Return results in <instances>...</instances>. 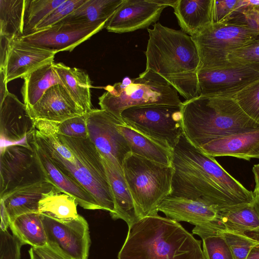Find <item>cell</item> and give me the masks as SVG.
Returning a JSON list of instances; mask_svg holds the SVG:
<instances>
[{
    "mask_svg": "<svg viewBox=\"0 0 259 259\" xmlns=\"http://www.w3.org/2000/svg\"><path fill=\"white\" fill-rule=\"evenodd\" d=\"M172 190L168 196L203 202L218 211L252 203L254 196L216 161L195 146L185 135L173 150Z\"/></svg>",
    "mask_w": 259,
    "mask_h": 259,
    "instance_id": "1",
    "label": "cell"
},
{
    "mask_svg": "<svg viewBox=\"0 0 259 259\" xmlns=\"http://www.w3.org/2000/svg\"><path fill=\"white\" fill-rule=\"evenodd\" d=\"M30 138L65 172L83 187L101 209L114 212L113 197L102 156L87 138H71L57 133L56 122L35 120Z\"/></svg>",
    "mask_w": 259,
    "mask_h": 259,
    "instance_id": "2",
    "label": "cell"
},
{
    "mask_svg": "<svg viewBox=\"0 0 259 259\" xmlns=\"http://www.w3.org/2000/svg\"><path fill=\"white\" fill-rule=\"evenodd\" d=\"M147 30L146 69L162 76L186 100L199 96L197 73L200 58L192 37L160 23Z\"/></svg>",
    "mask_w": 259,
    "mask_h": 259,
    "instance_id": "3",
    "label": "cell"
},
{
    "mask_svg": "<svg viewBox=\"0 0 259 259\" xmlns=\"http://www.w3.org/2000/svg\"><path fill=\"white\" fill-rule=\"evenodd\" d=\"M201 243L178 222L157 214L128 227L118 259H205Z\"/></svg>",
    "mask_w": 259,
    "mask_h": 259,
    "instance_id": "4",
    "label": "cell"
},
{
    "mask_svg": "<svg viewBox=\"0 0 259 259\" xmlns=\"http://www.w3.org/2000/svg\"><path fill=\"white\" fill-rule=\"evenodd\" d=\"M184 134L198 148L226 136L259 128L232 98L201 95L182 102Z\"/></svg>",
    "mask_w": 259,
    "mask_h": 259,
    "instance_id": "5",
    "label": "cell"
},
{
    "mask_svg": "<svg viewBox=\"0 0 259 259\" xmlns=\"http://www.w3.org/2000/svg\"><path fill=\"white\" fill-rule=\"evenodd\" d=\"M122 170L139 218L157 214L159 205L171 192L172 165L130 153L123 160Z\"/></svg>",
    "mask_w": 259,
    "mask_h": 259,
    "instance_id": "6",
    "label": "cell"
},
{
    "mask_svg": "<svg viewBox=\"0 0 259 259\" xmlns=\"http://www.w3.org/2000/svg\"><path fill=\"white\" fill-rule=\"evenodd\" d=\"M104 89L106 92L99 97L101 109L121 120L122 112L131 107L150 104L181 106L182 104L177 91L162 76L149 69H145L137 77L132 79L128 84L119 82Z\"/></svg>",
    "mask_w": 259,
    "mask_h": 259,
    "instance_id": "7",
    "label": "cell"
},
{
    "mask_svg": "<svg viewBox=\"0 0 259 259\" xmlns=\"http://www.w3.org/2000/svg\"><path fill=\"white\" fill-rule=\"evenodd\" d=\"M258 35L259 29L249 24L240 14L229 22L210 24L192 37L200 58L198 70L229 65V54Z\"/></svg>",
    "mask_w": 259,
    "mask_h": 259,
    "instance_id": "8",
    "label": "cell"
},
{
    "mask_svg": "<svg viewBox=\"0 0 259 259\" xmlns=\"http://www.w3.org/2000/svg\"><path fill=\"white\" fill-rule=\"evenodd\" d=\"M121 118L129 127L172 152L184 133L182 105L133 106L123 110Z\"/></svg>",
    "mask_w": 259,
    "mask_h": 259,
    "instance_id": "9",
    "label": "cell"
},
{
    "mask_svg": "<svg viewBox=\"0 0 259 259\" xmlns=\"http://www.w3.org/2000/svg\"><path fill=\"white\" fill-rule=\"evenodd\" d=\"M44 180L46 179L30 145L1 147L0 198L17 188Z\"/></svg>",
    "mask_w": 259,
    "mask_h": 259,
    "instance_id": "10",
    "label": "cell"
},
{
    "mask_svg": "<svg viewBox=\"0 0 259 259\" xmlns=\"http://www.w3.org/2000/svg\"><path fill=\"white\" fill-rule=\"evenodd\" d=\"M85 115L89 139L101 156L111 162L123 173V160L131 151L116 125L124 123L101 109H92Z\"/></svg>",
    "mask_w": 259,
    "mask_h": 259,
    "instance_id": "11",
    "label": "cell"
},
{
    "mask_svg": "<svg viewBox=\"0 0 259 259\" xmlns=\"http://www.w3.org/2000/svg\"><path fill=\"white\" fill-rule=\"evenodd\" d=\"M48 245L70 259H88L91 243L89 227L82 216L60 222L41 215Z\"/></svg>",
    "mask_w": 259,
    "mask_h": 259,
    "instance_id": "12",
    "label": "cell"
},
{
    "mask_svg": "<svg viewBox=\"0 0 259 259\" xmlns=\"http://www.w3.org/2000/svg\"><path fill=\"white\" fill-rule=\"evenodd\" d=\"M197 78L199 96H227L258 80L259 72L248 66L230 63L224 67L198 70Z\"/></svg>",
    "mask_w": 259,
    "mask_h": 259,
    "instance_id": "13",
    "label": "cell"
},
{
    "mask_svg": "<svg viewBox=\"0 0 259 259\" xmlns=\"http://www.w3.org/2000/svg\"><path fill=\"white\" fill-rule=\"evenodd\" d=\"M106 23H58L48 28L24 36L23 40L56 52L72 51L106 27Z\"/></svg>",
    "mask_w": 259,
    "mask_h": 259,
    "instance_id": "14",
    "label": "cell"
},
{
    "mask_svg": "<svg viewBox=\"0 0 259 259\" xmlns=\"http://www.w3.org/2000/svg\"><path fill=\"white\" fill-rule=\"evenodd\" d=\"M35 120L26 105L9 93L0 104L1 147L12 144L30 145L27 140L33 133Z\"/></svg>",
    "mask_w": 259,
    "mask_h": 259,
    "instance_id": "15",
    "label": "cell"
},
{
    "mask_svg": "<svg viewBox=\"0 0 259 259\" xmlns=\"http://www.w3.org/2000/svg\"><path fill=\"white\" fill-rule=\"evenodd\" d=\"M56 54L21 37L10 41L5 68L7 83L24 78L39 67L53 62Z\"/></svg>",
    "mask_w": 259,
    "mask_h": 259,
    "instance_id": "16",
    "label": "cell"
},
{
    "mask_svg": "<svg viewBox=\"0 0 259 259\" xmlns=\"http://www.w3.org/2000/svg\"><path fill=\"white\" fill-rule=\"evenodd\" d=\"M165 7L152 0H124L105 28L117 33L147 28L159 19Z\"/></svg>",
    "mask_w": 259,
    "mask_h": 259,
    "instance_id": "17",
    "label": "cell"
},
{
    "mask_svg": "<svg viewBox=\"0 0 259 259\" xmlns=\"http://www.w3.org/2000/svg\"><path fill=\"white\" fill-rule=\"evenodd\" d=\"M158 211L178 222L184 221L201 230L218 228L219 211L214 207L189 199L167 196L160 204Z\"/></svg>",
    "mask_w": 259,
    "mask_h": 259,
    "instance_id": "18",
    "label": "cell"
},
{
    "mask_svg": "<svg viewBox=\"0 0 259 259\" xmlns=\"http://www.w3.org/2000/svg\"><path fill=\"white\" fill-rule=\"evenodd\" d=\"M28 141L34 150L40 168L47 180L57 188L73 197L86 209H101L92 195L75 179L60 168L30 137Z\"/></svg>",
    "mask_w": 259,
    "mask_h": 259,
    "instance_id": "19",
    "label": "cell"
},
{
    "mask_svg": "<svg viewBox=\"0 0 259 259\" xmlns=\"http://www.w3.org/2000/svg\"><path fill=\"white\" fill-rule=\"evenodd\" d=\"M28 110L34 120L58 123L85 114L61 84L50 87L39 101Z\"/></svg>",
    "mask_w": 259,
    "mask_h": 259,
    "instance_id": "20",
    "label": "cell"
},
{
    "mask_svg": "<svg viewBox=\"0 0 259 259\" xmlns=\"http://www.w3.org/2000/svg\"><path fill=\"white\" fill-rule=\"evenodd\" d=\"M200 149L212 156H231L249 160L259 158V128L222 137Z\"/></svg>",
    "mask_w": 259,
    "mask_h": 259,
    "instance_id": "21",
    "label": "cell"
},
{
    "mask_svg": "<svg viewBox=\"0 0 259 259\" xmlns=\"http://www.w3.org/2000/svg\"><path fill=\"white\" fill-rule=\"evenodd\" d=\"M55 186L47 180L17 188L3 198V201L9 214L11 223L20 215L38 212V204L44 193Z\"/></svg>",
    "mask_w": 259,
    "mask_h": 259,
    "instance_id": "22",
    "label": "cell"
},
{
    "mask_svg": "<svg viewBox=\"0 0 259 259\" xmlns=\"http://www.w3.org/2000/svg\"><path fill=\"white\" fill-rule=\"evenodd\" d=\"M102 158L114 202V212L110 215L114 220H123L130 227L140 219L123 174L111 162L103 157Z\"/></svg>",
    "mask_w": 259,
    "mask_h": 259,
    "instance_id": "23",
    "label": "cell"
},
{
    "mask_svg": "<svg viewBox=\"0 0 259 259\" xmlns=\"http://www.w3.org/2000/svg\"><path fill=\"white\" fill-rule=\"evenodd\" d=\"M212 0H177L174 13L182 30L191 37L211 23Z\"/></svg>",
    "mask_w": 259,
    "mask_h": 259,
    "instance_id": "24",
    "label": "cell"
},
{
    "mask_svg": "<svg viewBox=\"0 0 259 259\" xmlns=\"http://www.w3.org/2000/svg\"><path fill=\"white\" fill-rule=\"evenodd\" d=\"M54 69L60 84L64 88L84 113L92 109L91 89L92 83L88 74L64 63H54Z\"/></svg>",
    "mask_w": 259,
    "mask_h": 259,
    "instance_id": "25",
    "label": "cell"
},
{
    "mask_svg": "<svg viewBox=\"0 0 259 259\" xmlns=\"http://www.w3.org/2000/svg\"><path fill=\"white\" fill-rule=\"evenodd\" d=\"M253 202L238 204L220 210L217 232L228 231L246 234L253 232L258 233L259 217Z\"/></svg>",
    "mask_w": 259,
    "mask_h": 259,
    "instance_id": "26",
    "label": "cell"
},
{
    "mask_svg": "<svg viewBox=\"0 0 259 259\" xmlns=\"http://www.w3.org/2000/svg\"><path fill=\"white\" fill-rule=\"evenodd\" d=\"M116 126L127 142L131 153L160 164L172 165V151L125 123Z\"/></svg>",
    "mask_w": 259,
    "mask_h": 259,
    "instance_id": "27",
    "label": "cell"
},
{
    "mask_svg": "<svg viewBox=\"0 0 259 259\" xmlns=\"http://www.w3.org/2000/svg\"><path fill=\"white\" fill-rule=\"evenodd\" d=\"M76 199L56 187L44 193L38 204V213L60 222H68L78 218Z\"/></svg>",
    "mask_w": 259,
    "mask_h": 259,
    "instance_id": "28",
    "label": "cell"
},
{
    "mask_svg": "<svg viewBox=\"0 0 259 259\" xmlns=\"http://www.w3.org/2000/svg\"><path fill=\"white\" fill-rule=\"evenodd\" d=\"M123 1L86 0L59 23L82 24L107 23Z\"/></svg>",
    "mask_w": 259,
    "mask_h": 259,
    "instance_id": "29",
    "label": "cell"
},
{
    "mask_svg": "<svg viewBox=\"0 0 259 259\" xmlns=\"http://www.w3.org/2000/svg\"><path fill=\"white\" fill-rule=\"evenodd\" d=\"M53 62L42 65L27 74L23 79L21 93L28 109L33 106L52 86L60 84L53 67Z\"/></svg>",
    "mask_w": 259,
    "mask_h": 259,
    "instance_id": "30",
    "label": "cell"
},
{
    "mask_svg": "<svg viewBox=\"0 0 259 259\" xmlns=\"http://www.w3.org/2000/svg\"><path fill=\"white\" fill-rule=\"evenodd\" d=\"M10 228L23 245L33 247L48 245V241L41 216L38 212H32L19 216L13 221Z\"/></svg>",
    "mask_w": 259,
    "mask_h": 259,
    "instance_id": "31",
    "label": "cell"
},
{
    "mask_svg": "<svg viewBox=\"0 0 259 259\" xmlns=\"http://www.w3.org/2000/svg\"><path fill=\"white\" fill-rule=\"evenodd\" d=\"M26 0H0V35L10 40L24 36Z\"/></svg>",
    "mask_w": 259,
    "mask_h": 259,
    "instance_id": "32",
    "label": "cell"
},
{
    "mask_svg": "<svg viewBox=\"0 0 259 259\" xmlns=\"http://www.w3.org/2000/svg\"><path fill=\"white\" fill-rule=\"evenodd\" d=\"M65 0H26L24 36L34 32L36 26Z\"/></svg>",
    "mask_w": 259,
    "mask_h": 259,
    "instance_id": "33",
    "label": "cell"
},
{
    "mask_svg": "<svg viewBox=\"0 0 259 259\" xmlns=\"http://www.w3.org/2000/svg\"><path fill=\"white\" fill-rule=\"evenodd\" d=\"M225 96L234 99L249 117L259 123V79L236 93Z\"/></svg>",
    "mask_w": 259,
    "mask_h": 259,
    "instance_id": "34",
    "label": "cell"
},
{
    "mask_svg": "<svg viewBox=\"0 0 259 259\" xmlns=\"http://www.w3.org/2000/svg\"><path fill=\"white\" fill-rule=\"evenodd\" d=\"M228 60L230 63L248 66L259 72V35L230 53Z\"/></svg>",
    "mask_w": 259,
    "mask_h": 259,
    "instance_id": "35",
    "label": "cell"
},
{
    "mask_svg": "<svg viewBox=\"0 0 259 259\" xmlns=\"http://www.w3.org/2000/svg\"><path fill=\"white\" fill-rule=\"evenodd\" d=\"M201 239L205 259H234L228 243L221 233L209 234Z\"/></svg>",
    "mask_w": 259,
    "mask_h": 259,
    "instance_id": "36",
    "label": "cell"
},
{
    "mask_svg": "<svg viewBox=\"0 0 259 259\" xmlns=\"http://www.w3.org/2000/svg\"><path fill=\"white\" fill-rule=\"evenodd\" d=\"M221 233L228 243L234 259H246L251 249L259 243V240L252 238L246 234L228 231Z\"/></svg>",
    "mask_w": 259,
    "mask_h": 259,
    "instance_id": "37",
    "label": "cell"
},
{
    "mask_svg": "<svg viewBox=\"0 0 259 259\" xmlns=\"http://www.w3.org/2000/svg\"><path fill=\"white\" fill-rule=\"evenodd\" d=\"M85 1L65 0L36 26L33 32L48 28L58 23L82 5Z\"/></svg>",
    "mask_w": 259,
    "mask_h": 259,
    "instance_id": "38",
    "label": "cell"
},
{
    "mask_svg": "<svg viewBox=\"0 0 259 259\" xmlns=\"http://www.w3.org/2000/svg\"><path fill=\"white\" fill-rule=\"evenodd\" d=\"M57 134L68 137L88 138L86 115L76 116L61 122H56Z\"/></svg>",
    "mask_w": 259,
    "mask_h": 259,
    "instance_id": "39",
    "label": "cell"
},
{
    "mask_svg": "<svg viewBox=\"0 0 259 259\" xmlns=\"http://www.w3.org/2000/svg\"><path fill=\"white\" fill-rule=\"evenodd\" d=\"M238 0H212L211 23L227 22L235 19L238 15Z\"/></svg>",
    "mask_w": 259,
    "mask_h": 259,
    "instance_id": "40",
    "label": "cell"
},
{
    "mask_svg": "<svg viewBox=\"0 0 259 259\" xmlns=\"http://www.w3.org/2000/svg\"><path fill=\"white\" fill-rule=\"evenodd\" d=\"M0 259H20L22 243L8 230L0 231Z\"/></svg>",
    "mask_w": 259,
    "mask_h": 259,
    "instance_id": "41",
    "label": "cell"
},
{
    "mask_svg": "<svg viewBox=\"0 0 259 259\" xmlns=\"http://www.w3.org/2000/svg\"><path fill=\"white\" fill-rule=\"evenodd\" d=\"M28 252L30 259H70L48 245L32 246Z\"/></svg>",
    "mask_w": 259,
    "mask_h": 259,
    "instance_id": "42",
    "label": "cell"
},
{
    "mask_svg": "<svg viewBox=\"0 0 259 259\" xmlns=\"http://www.w3.org/2000/svg\"><path fill=\"white\" fill-rule=\"evenodd\" d=\"M238 13L249 24L259 29V6L243 10Z\"/></svg>",
    "mask_w": 259,
    "mask_h": 259,
    "instance_id": "43",
    "label": "cell"
},
{
    "mask_svg": "<svg viewBox=\"0 0 259 259\" xmlns=\"http://www.w3.org/2000/svg\"><path fill=\"white\" fill-rule=\"evenodd\" d=\"M10 41L11 40H10L6 37L0 35V70H5L7 55Z\"/></svg>",
    "mask_w": 259,
    "mask_h": 259,
    "instance_id": "44",
    "label": "cell"
},
{
    "mask_svg": "<svg viewBox=\"0 0 259 259\" xmlns=\"http://www.w3.org/2000/svg\"><path fill=\"white\" fill-rule=\"evenodd\" d=\"M1 203V230L5 231L7 230L8 227H10L11 220L9 214L6 209V207L2 201L0 200Z\"/></svg>",
    "mask_w": 259,
    "mask_h": 259,
    "instance_id": "45",
    "label": "cell"
},
{
    "mask_svg": "<svg viewBox=\"0 0 259 259\" xmlns=\"http://www.w3.org/2000/svg\"><path fill=\"white\" fill-rule=\"evenodd\" d=\"M9 93L7 89L5 70H0V104L3 102Z\"/></svg>",
    "mask_w": 259,
    "mask_h": 259,
    "instance_id": "46",
    "label": "cell"
},
{
    "mask_svg": "<svg viewBox=\"0 0 259 259\" xmlns=\"http://www.w3.org/2000/svg\"><path fill=\"white\" fill-rule=\"evenodd\" d=\"M259 6V0H238V13L243 10Z\"/></svg>",
    "mask_w": 259,
    "mask_h": 259,
    "instance_id": "47",
    "label": "cell"
},
{
    "mask_svg": "<svg viewBox=\"0 0 259 259\" xmlns=\"http://www.w3.org/2000/svg\"><path fill=\"white\" fill-rule=\"evenodd\" d=\"M252 171L255 182V187L253 193L254 197H259V163L253 166Z\"/></svg>",
    "mask_w": 259,
    "mask_h": 259,
    "instance_id": "48",
    "label": "cell"
},
{
    "mask_svg": "<svg viewBox=\"0 0 259 259\" xmlns=\"http://www.w3.org/2000/svg\"><path fill=\"white\" fill-rule=\"evenodd\" d=\"M246 259H259V243L251 249Z\"/></svg>",
    "mask_w": 259,
    "mask_h": 259,
    "instance_id": "49",
    "label": "cell"
},
{
    "mask_svg": "<svg viewBox=\"0 0 259 259\" xmlns=\"http://www.w3.org/2000/svg\"><path fill=\"white\" fill-rule=\"evenodd\" d=\"M155 3L162 6L174 7L177 0H152Z\"/></svg>",
    "mask_w": 259,
    "mask_h": 259,
    "instance_id": "50",
    "label": "cell"
},
{
    "mask_svg": "<svg viewBox=\"0 0 259 259\" xmlns=\"http://www.w3.org/2000/svg\"><path fill=\"white\" fill-rule=\"evenodd\" d=\"M253 203H254V207L256 210V212H257L258 217H259V197H254V201ZM258 233L259 234V231H258Z\"/></svg>",
    "mask_w": 259,
    "mask_h": 259,
    "instance_id": "51",
    "label": "cell"
}]
</instances>
